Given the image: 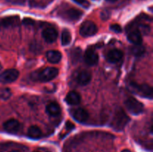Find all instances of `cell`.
Listing matches in <instances>:
<instances>
[{
	"label": "cell",
	"instance_id": "6da1fadb",
	"mask_svg": "<svg viewBox=\"0 0 153 152\" xmlns=\"http://www.w3.org/2000/svg\"><path fill=\"white\" fill-rule=\"evenodd\" d=\"M129 121V117L124 110L121 108H118L114 113L111 125L114 131H121L125 128Z\"/></svg>",
	"mask_w": 153,
	"mask_h": 152
},
{
	"label": "cell",
	"instance_id": "7a4b0ae2",
	"mask_svg": "<svg viewBox=\"0 0 153 152\" xmlns=\"http://www.w3.org/2000/svg\"><path fill=\"white\" fill-rule=\"evenodd\" d=\"M125 106L128 111L133 115L141 114L143 112V104L133 97H129L125 101Z\"/></svg>",
	"mask_w": 153,
	"mask_h": 152
},
{
	"label": "cell",
	"instance_id": "3957f363",
	"mask_svg": "<svg viewBox=\"0 0 153 152\" xmlns=\"http://www.w3.org/2000/svg\"><path fill=\"white\" fill-rule=\"evenodd\" d=\"M130 89L134 92L138 94L140 96L148 98L149 99L152 98V88L149 85L143 83V84H137L135 83H131L130 84Z\"/></svg>",
	"mask_w": 153,
	"mask_h": 152
},
{
	"label": "cell",
	"instance_id": "277c9868",
	"mask_svg": "<svg viewBox=\"0 0 153 152\" xmlns=\"http://www.w3.org/2000/svg\"><path fill=\"white\" fill-rule=\"evenodd\" d=\"M58 69L55 67H46V69L42 70L37 75V78L40 81L48 82L55 78L58 76Z\"/></svg>",
	"mask_w": 153,
	"mask_h": 152
},
{
	"label": "cell",
	"instance_id": "5b68a950",
	"mask_svg": "<svg viewBox=\"0 0 153 152\" xmlns=\"http://www.w3.org/2000/svg\"><path fill=\"white\" fill-rule=\"evenodd\" d=\"M98 28L97 25L92 21H85L82 24L79 32L83 37H91L97 34Z\"/></svg>",
	"mask_w": 153,
	"mask_h": 152
},
{
	"label": "cell",
	"instance_id": "8992f818",
	"mask_svg": "<svg viewBox=\"0 0 153 152\" xmlns=\"http://www.w3.org/2000/svg\"><path fill=\"white\" fill-rule=\"evenodd\" d=\"M19 77V72L15 69H10L0 75V82L2 83H13Z\"/></svg>",
	"mask_w": 153,
	"mask_h": 152
},
{
	"label": "cell",
	"instance_id": "52a82bcc",
	"mask_svg": "<svg viewBox=\"0 0 153 152\" xmlns=\"http://www.w3.org/2000/svg\"><path fill=\"white\" fill-rule=\"evenodd\" d=\"M70 113H71V116H73V119L77 121L78 122H80V123H84V122H87L88 117H89L88 111L82 108L72 110L70 111Z\"/></svg>",
	"mask_w": 153,
	"mask_h": 152
},
{
	"label": "cell",
	"instance_id": "ba28073f",
	"mask_svg": "<svg viewBox=\"0 0 153 152\" xmlns=\"http://www.w3.org/2000/svg\"><path fill=\"white\" fill-rule=\"evenodd\" d=\"M85 61L89 66L97 65L99 61L98 54L91 48L87 49L85 54Z\"/></svg>",
	"mask_w": 153,
	"mask_h": 152
},
{
	"label": "cell",
	"instance_id": "9c48e42d",
	"mask_svg": "<svg viewBox=\"0 0 153 152\" xmlns=\"http://www.w3.org/2000/svg\"><path fill=\"white\" fill-rule=\"evenodd\" d=\"M82 14L83 13L78 9L70 8L64 12L63 16L69 21H77L82 17Z\"/></svg>",
	"mask_w": 153,
	"mask_h": 152
},
{
	"label": "cell",
	"instance_id": "30bf717a",
	"mask_svg": "<svg viewBox=\"0 0 153 152\" xmlns=\"http://www.w3.org/2000/svg\"><path fill=\"white\" fill-rule=\"evenodd\" d=\"M3 127L7 132L10 133V134H15L19 131V128H20V123L16 119H11L6 121L3 124Z\"/></svg>",
	"mask_w": 153,
	"mask_h": 152
},
{
	"label": "cell",
	"instance_id": "8fae6325",
	"mask_svg": "<svg viewBox=\"0 0 153 152\" xmlns=\"http://www.w3.org/2000/svg\"><path fill=\"white\" fill-rule=\"evenodd\" d=\"M42 36H43L45 41L49 43H52L57 40L58 32L55 28H48L43 30V32H42Z\"/></svg>",
	"mask_w": 153,
	"mask_h": 152
},
{
	"label": "cell",
	"instance_id": "7c38bea8",
	"mask_svg": "<svg viewBox=\"0 0 153 152\" xmlns=\"http://www.w3.org/2000/svg\"><path fill=\"white\" fill-rule=\"evenodd\" d=\"M123 56V54L119 49H112L111 51L108 52L107 55V60L108 62L115 63L119 62L121 61Z\"/></svg>",
	"mask_w": 153,
	"mask_h": 152
},
{
	"label": "cell",
	"instance_id": "4fadbf2b",
	"mask_svg": "<svg viewBox=\"0 0 153 152\" xmlns=\"http://www.w3.org/2000/svg\"><path fill=\"white\" fill-rule=\"evenodd\" d=\"M65 100L70 105H77L81 102V96L76 91H70L67 93Z\"/></svg>",
	"mask_w": 153,
	"mask_h": 152
},
{
	"label": "cell",
	"instance_id": "5bb4252c",
	"mask_svg": "<svg viewBox=\"0 0 153 152\" xmlns=\"http://www.w3.org/2000/svg\"><path fill=\"white\" fill-rule=\"evenodd\" d=\"M91 80V74L87 70H82L77 76V81L82 86L88 84Z\"/></svg>",
	"mask_w": 153,
	"mask_h": 152
},
{
	"label": "cell",
	"instance_id": "9a60e30c",
	"mask_svg": "<svg viewBox=\"0 0 153 152\" xmlns=\"http://www.w3.org/2000/svg\"><path fill=\"white\" fill-rule=\"evenodd\" d=\"M61 53L56 50H50L46 52V58L52 63H58L61 60Z\"/></svg>",
	"mask_w": 153,
	"mask_h": 152
},
{
	"label": "cell",
	"instance_id": "2e32d148",
	"mask_svg": "<svg viewBox=\"0 0 153 152\" xmlns=\"http://www.w3.org/2000/svg\"><path fill=\"white\" fill-rule=\"evenodd\" d=\"M128 41L131 42V43L134 45H139L142 43V36L141 34L138 30L132 31L128 34Z\"/></svg>",
	"mask_w": 153,
	"mask_h": 152
},
{
	"label": "cell",
	"instance_id": "e0dca14e",
	"mask_svg": "<svg viewBox=\"0 0 153 152\" xmlns=\"http://www.w3.org/2000/svg\"><path fill=\"white\" fill-rule=\"evenodd\" d=\"M46 113L52 116H57L61 113V107L57 103L52 102L49 103L46 108Z\"/></svg>",
	"mask_w": 153,
	"mask_h": 152
},
{
	"label": "cell",
	"instance_id": "ac0fdd59",
	"mask_svg": "<svg viewBox=\"0 0 153 152\" xmlns=\"http://www.w3.org/2000/svg\"><path fill=\"white\" fill-rule=\"evenodd\" d=\"M28 136L31 139H39L41 137L42 132L40 128L36 125H32L28 130Z\"/></svg>",
	"mask_w": 153,
	"mask_h": 152
},
{
	"label": "cell",
	"instance_id": "d6986e66",
	"mask_svg": "<svg viewBox=\"0 0 153 152\" xmlns=\"http://www.w3.org/2000/svg\"><path fill=\"white\" fill-rule=\"evenodd\" d=\"M19 22V17L17 16H8L1 19V25L4 27H10L16 25Z\"/></svg>",
	"mask_w": 153,
	"mask_h": 152
},
{
	"label": "cell",
	"instance_id": "ffe728a7",
	"mask_svg": "<svg viewBox=\"0 0 153 152\" xmlns=\"http://www.w3.org/2000/svg\"><path fill=\"white\" fill-rule=\"evenodd\" d=\"M72 40V36L67 29H64L61 35V44L64 46H68Z\"/></svg>",
	"mask_w": 153,
	"mask_h": 152
},
{
	"label": "cell",
	"instance_id": "44dd1931",
	"mask_svg": "<svg viewBox=\"0 0 153 152\" xmlns=\"http://www.w3.org/2000/svg\"><path fill=\"white\" fill-rule=\"evenodd\" d=\"M131 52L134 56L140 57L143 55L145 52V48L141 44L134 45L131 49Z\"/></svg>",
	"mask_w": 153,
	"mask_h": 152
},
{
	"label": "cell",
	"instance_id": "7402d4cb",
	"mask_svg": "<svg viewBox=\"0 0 153 152\" xmlns=\"http://www.w3.org/2000/svg\"><path fill=\"white\" fill-rule=\"evenodd\" d=\"M81 55H82V51L79 48L73 49L70 54V59H71L72 63H77L80 59Z\"/></svg>",
	"mask_w": 153,
	"mask_h": 152
},
{
	"label": "cell",
	"instance_id": "603a6c76",
	"mask_svg": "<svg viewBox=\"0 0 153 152\" xmlns=\"http://www.w3.org/2000/svg\"><path fill=\"white\" fill-rule=\"evenodd\" d=\"M10 96H11V91L9 88H0V98L3 100H7Z\"/></svg>",
	"mask_w": 153,
	"mask_h": 152
},
{
	"label": "cell",
	"instance_id": "cb8c5ba5",
	"mask_svg": "<svg viewBox=\"0 0 153 152\" xmlns=\"http://www.w3.org/2000/svg\"><path fill=\"white\" fill-rule=\"evenodd\" d=\"M139 31H140V34H143L146 35V34H149L150 32L151 29L149 25H146V24H141V25H139Z\"/></svg>",
	"mask_w": 153,
	"mask_h": 152
},
{
	"label": "cell",
	"instance_id": "d4e9b609",
	"mask_svg": "<svg viewBox=\"0 0 153 152\" xmlns=\"http://www.w3.org/2000/svg\"><path fill=\"white\" fill-rule=\"evenodd\" d=\"M73 1L85 8H88L90 7V3L88 0H73Z\"/></svg>",
	"mask_w": 153,
	"mask_h": 152
},
{
	"label": "cell",
	"instance_id": "484cf974",
	"mask_svg": "<svg viewBox=\"0 0 153 152\" xmlns=\"http://www.w3.org/2000/svg\"><path fill=\"white\" fill-rule=\"evenodd\" d=\"M110 28L111 30H112V31H114V32L116 33H120L121 31H122V28H121V27L119 25H117V24H114V25H111L110 26Z\"/></svg>",
	"mask_w": 153,
	"mask_h": 152
},
{
	"label": "cell",
	"instance_id": "4316f807",
	"mask_svg": "<svg viewBox=\"0 0 153 152\" xmlns=\"http://www.w3.org/2000/svg\"><path fill=\"white\" fill-rule=\"evenodd\" d=\"M23 23L25 25H33L34 24V21L32 19H29V18H25L23 19Z\"/></svg>",
	"mask_w": 153,
	"mask_h": 152
},
{
	"label": "cell",
	"instance_id": "83f0119b",
	"mask_svg": "<svg viewBox=\"0 0 153 152\" xmlns=\"http://www.w3.org/2000/svg\"><path fill=\"white\" fill-rule=\"evenodd\" d=\"M108 1H111V2H114V1H117V0H107Z\"/></svg>",
	"mask_w": 153,
	"mask_h": 152
},
{
	"label": "cell",
	"instance_id": "f1b7e54d",
	"mask_svg": "<svg viewBox=\"0 0 153 152\" xmlns=\"http://www.w3.org/2000/svg\"><path fill=\"white\" fill-rule=\"evenodd\" d=\"M10 152H19V151H16V150H13V151H10Z\"/></svg>",
	"mask_w": 153,
	"mask_h": 152
},
{
	"label": "cell",
	"instance_id": "f546056e",
	"mask_svg": "<svg viewBox=\"0 0 153 152\" xmlns=\"http://www.w3.org/2000/svg\"><path fill=\"white\" fill-rule=\"evenodd\" d=\"M1 65H0V69H1Z\"/></svg>",
	"mask_w": 153,
	"mask_h": 152
}]
</instances>
